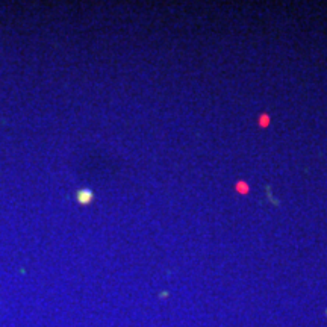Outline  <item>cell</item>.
<instances>
[{
  "instance_id": "6da1fadb",
  "label": "cell",
  "mask_w": 327,
  "mask_h": 327,
  "mask_svg": "<svg viewBox=\"0 0 327 327\" xmlns=\"http://www.w3.org/2000/svg\"><path fill=\"white\" fill-rule=\"evenodd\" d=\"M91 199H93L91 191H88V189H82V191H79V192H78V200H79V203H82V204L90 203V202H91Z\"/></svg>"
}]
</instances>
